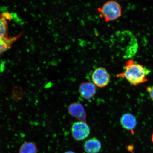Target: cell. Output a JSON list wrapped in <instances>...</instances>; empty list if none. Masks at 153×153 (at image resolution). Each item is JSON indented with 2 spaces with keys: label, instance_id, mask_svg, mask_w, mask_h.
<instances>
[{
  "label": "cell",
  "instance_id": "5b68a950",
  "mask_svg": "<svg viewBox=\"0 0 153 153\" xmlns=\"http://www.w3.org/2000/svg\"><path fill=\"white\" fill-rule=\"evenodd\" d=\"M71 132L73 137L76 141H81L88 136L90 129L87 122L79 121L74 122L72 126Z\"/></svg>",
  "mask_w": 153,
  "mask_h": 153
},
{
  "label": "cell",
  "instance_id": "8fae6325",
  "mask_svg": "<svg viewBox=\"0 0 153 153\" xmlns=\"http://www.w3.org/2000/svg\"><path fill=\"white\" fill-rule=\"evenodd\" d=\"M38 149L35 143L26 142L23 143L19 149V153H37Z\"/></svg>",
  "mask_w": 153,
  "mask_h": 153
},
{
  "label": "cell",
  "instance_id": "ba28073f",
  "mask_svg": "<svg viewBox=\"0 0 153 153\" xmlns=\"http://www.w3.org/2000/svg\"><path fill=\"white\" fill-rule=\"evenodd\" d=\"M120 122L122 127L128 131L134 129L137 124L136 118L133 114L130 113L122 115L120 119Z\"/></svg>",
  "mask_w": 153,
  "mask_h": 153
},
{
  "label": "cell",
  "instance_id": "52a82bcc",
  "mask_svg": "<svg viewBox=\"0 0 153 153\" xmlns=\"http://www.w3.org/2000/svg\"><path fill=\"white\" fill-rule=\"evenodd\" d=\"M97 86L92 82L82 83L79 86V92L80 96L85 100L93 98L97 93Z\"/></svg>",
  "mask_w": 153,
  "mask_h": 153
},
{
  "label": "cell",
  "instance_id": "7c38bea8",
  "mask_svg": "<svg viewBox=\"0 0 153 153\" xmlns=\"http://www.w3.org/2000/svg\"><path fill=\"white\" fill-rule=\"evenodd\" d=\"M8 26L5 17L0 13V38L7 37Z\"/></svg>",
  "mask_w": 153,
  "mask_h": 153
},
{
  "label": "cell",
  "instance_id": "5bb4252c",
  "mask_svg": "<svg viewBox=\"0 0 153 153\" xmlns=\"http://www.w3.org/2000/svg\"><path fill=\"white\" fill-rule=\"evenodd\" d=\"M64 153H76L73 152H72V151H68V152H65Z\"/></svg>",
  "mask_w": 153,
  "mask_h": 153
},
{
  "label": "cell",
  "instance_id": "30bf717a",
  "mask_svg": "<svg viewBox=\"0 0 153 153\" xmlns=\"http://www.w3.org/2000/svg\"><path fill=\"white\" fill-rule=\"evenodd\" d=\"M22 35V33H20L18 36L12 37L0 38V55L10 48L13 44Z\"/></svg>",
  "mask_w": 153,
  "mask_h": 153
},
{
  "label": "cell",
  "instance_id": "6da1fadb",
  "mask_svg": "<svg viewBox=\"0 0 153 153\" xmlns=\"http://www.w3.org/2000/svg\"><path fill=\"white\" fill-rule=\"evenodd\" d=\"M111 47L117 56L130 59L136 54L138 48L137 38L129 30L117 31L111 37Z\"/></svg>",
  "mask_w": 153,
  "mask_h": 153
},
{
  "label": "cell",
  "instance_id": "277c9868",
  "mask_svg": "<svg viewBox=\"0 0 153 153\" xmlns=\"http://www.w3.org/2000/svg\"><path fill=\"white\" fill-rule=\"evenodd\" d=\"M92 81L97 87L102 88L108 85L110 75L108 71L103 67H99L94 71L91 76Z\"/></svg>",
  "mask_w": 153,
  "mask_h": 153
},
{
  "label": "cell",
  "instance_id": "3957f363",
  "mask_svg": "<svg viewBox=\"0 0 153 153\" xmlns=\"http://www.w3.org/2000/svg\"><path fill=\"white\" fill-rule=\"evenodd\" d=\"M106 22H112L117 20L121 16L122 7L117 2L109 1L105 2L99 9Z\"/></svg>",
  "mask_w": 153,
  "mask_h": 153
},
{
  "label": "cell",
  "instance_id": "8992f818",
  "mask_svg": "<svg viewBox=\"0 0 153 153\" xmlns=\"http://www.w3.org/2000/svg\"><path fill=\"white\" fill-rule=\"evenodd\" d=\"M68 110L69 114L73 117L79 121L86 122L87 114L81 103L78 102L71 103L68 107Z\"/></svg>",
  "mask_w": 153,
  "mask_h": 153
},
{
  "label": "cell",
  "instance_id": "7a4b0ae2",
  "mask_svg": "<svg viewBox=\"0 0 153 153\" xmlns=\"http://www.w3.org/2000/svg\"><path fill=\"white\" fill-rule=\"evenodd\" d=\"M123 69V72L118 74L117 77L125 78L133 86H137L148 81L146 76L151 72L149 69L137 64L131 59L126 61Z\"/></svg>",
  "mask_w": 153,
  "mask_h": 153
},
{
  "label": "cell",
  "instance_id": "4fadbf2b",
  "mask_svg": "<svg viewBox=\"0 0 153 153\" xmlns=\"http://www.w3.org/2000/svg\"><path fill=\"white\" fill-rule=\"evenodd\" d=\"M146 89L151 99L153 101V85L147 87Z\"/></svg>",
  "mask_w": 153,
  "mask_h": 153
},
{
  "label": "cell",
  "instance_id": "9a60e30c",
  "mask_svg": "<svg viewBox=\"0 0 153 153\" xmlns=\"http://www.w3.org/2000/svg\"><path fill=\"white\" fill-rule=\"evenodd\" d=\"M152 142L153 143V132L152 134Z\"/></svg>",
  "mask_w": 153,
  "mask_h": 153
},
{
  "label": "cell",
  "instance_id": "9c48e42d",
  "mask_svg": "<svg viewBox=\"0 0 153 153\" xmlns=\"http://www.w3.org/2000/svg\"><path fill=\"white\" fill-rule=\"evenodd\" d=\"M101 148V143L95 137L88 140L84 145V149L87 153H98Z\"/></svg>",
  "mask_w": 153,
  "mask_h": 153
}]
</instances>
